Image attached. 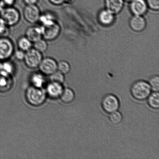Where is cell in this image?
<instances>
[{
	"label": "cell",
	"mask_w": 159,
	"mask_h": 159,
	"mask_svg": "<svg viewBox=\"0 0 159 159\" xmlns=\"http://www.w3.org/2000/svg\"><path fill=\"white\" fill-rule=\"evenodd\" d=\"M26 36L33 43L43 38L41 28L37 26H31L26 29L25 32Z\"/></svg>",
	"instance_id": "cell-14"
},
{
	"label": "cell",
	"mask_w": 159,
	"mask_h": 159,
	"mask_svg": "<svg viewBox=\"0 0 159 159\" xmlns=\"http://www.w3.org/2000/svg\"><path fill=\"white\" fill-rule=\"evenodd\" d=\"M48 41L42 38L34 43L33 48L39 52L43 54L46 52L48 49Z\"/></svg>",
	"instance_id": "cell-21"
},
{
	"label": "cell",
	"mask_w": 159,
	"mask_h": 159,
	"mask_svg": "<svg viewBox=\"0 0 159 159\" xmlns=\"http://www.w3.org/2000/svg\"><path fill=\"white\" fill-rule=\"evenodd\" d=\"M131 94L135 99L145 100L152 93L148 82L143 80H139L134 82L130 89Z\"/></svg>",
	"instance_id": "cell-1"
},
{
	"label": "cell",
	"mask_w": 159,
	"mask_h": 159,
	"mask_svg": "<svg viewBox=\"0 0 159 159\" xmlns=\"http://www.w3.org/2000/svg\"><path fill=\"white\" fill-rule=\"evenodd\" d=\"M115 14L107 9H103L98 14V20L103 25L109 26L114 23L115 20Z\"/></svg>",
	"instance_id": "cell-12"
},
{
	"label": "cell",
	"mask_w": 159,
	"mask_h": 159,
	"mask_svg": "<svg viewBox=\"0 0 159 159\" xmlns=\"http://www.w3.org/2000/svg\"><path fill=\"white\" fill-rule=\"evenodd\" d=\"M38 68L43 75L50 76L57 70V62L52 57H43Z\"/></svg>",
	"instance_id": "cell-9"
},
{
	"label": "cell",
	"mask_w": 159,
	"mask_h": 159,
	"mask_svg": "<svg viewBox=\"0 0 159 159\" xmlns=\"http://www.w3.org/2000/svg\"><path fill=\"white\" fill-rule=\"evenodd\" d=\"M40 28L43 38L47 41H52L56 39L61 32V27L57 21L51 24L42 25Z\"/></svg>",
	"instance_id": "cell-4"
},
{
	"label": "cell",
	"mask_w": 159,
	"mask_h": 159,
	"mask_svg": "<svg viewBox=\"0 0 159 159\" xmlns=\"http://www.w3.org/2000/svg\"><path fill=\"white\" fill-rule=\"evenodd\" d=\"M47 93L42 88L29 87L26 92V98L30 104L35 107L42 105L46 99Z\"/></svg>",
	"instance_id": "cell-2"
},
{
	"label": "cell",
	"mask_w": 159,
	"mask_h": 159,
	"mask_svg": "<svg viewBox=\"0 0 159 159\" xmlns=\"http://www.w3.org/2000/svg\"><path fill=\"white\" fill-rule=\"evenodd\" d=\"M64 75H65L62 74L60 71L57 70L50 75V79L51 82H58L62 84L65 81Z\"/></svg>",
	"instance_id": "cell-24"
},
{
	"label": "cell",
	"mask_w": 159,
	"mask_h": 159,
	"mask_svg": "<svg viewBox=\"0 0 159 159\" xmlns=\"http://www.w3.org/2000/svg\"><path fill=\"white\" fill-rule=\"evenodd\" d=\"M3 4L6 7L13 6L15 3L16 0H2Z\"/></svg>",
	"instance_id": "cell-29"
},
{
	"label": "cell",
	"mask_w": 159,
	"mask_h": 159,
	"mask_svg": "<svg viewBox=\"0 0 159 159\" xmlns=\"http://www.w3.org/2000/svg\"><path fill=\"white\" fill-rule=\"evenodd\" d=\"M71 69L70 65L66 61L61 60L57 62V70L60 71L65 75L69 74Z\"/></svg>",
	"instance_id": "cell-22"
},
{
	"label": "cell",
	"mask_w": 159,
	"mask_h": 159,
	"mask_svg": "<svg viewBox=\"0 0 159 159\" xmlns=\"http://www.w3.org/2000/svg\"><path fill=\"white\" fill-rule=\"evenodd\" d=\"M9 27L4 20L0 18V35H1V37H7L9 33Z\"/></svg>",
	"instance_id": "cell-26"
},
{
	"label": "cell",
	"mask_w": 159,
	"mask_h": 159,
	"mask_svg": "<svg viewBox=\"0 0 159 159\" xmlns=\"http://www.w3.org/2000/svg\"><path fill=\"white\" fill-rule=\"evenodd\" d=\"M64 89L62 84L58 82H51L46 89V93L52 98H60Z\"/></svg>",
	"instance_id": "cell-13"
},
{
	"label": "cell",
	"mask_w": 159,
	"mask_h": 159,
	"mask_svg": "<svg viewBox=\"0 0 159 159\" xmlns=\"http://www.w3.org/2000/svg\"><path fill=\"white\" fill-rule=\"evenodd\" d=\"M15 51L13 42L10 39L7 37L0 38V60H9L13 55Z\"/></svg>",
	"instance_id": "cell-6"
},
{
	"label": "cell",
	"mask_w": 159,
	"mask_h": 159,
	"mask_svg": "<svg viewBox=\"0 0 159 159\" xmlns=\"http://www.w3.org/2000/svg\"><path fill=\"white\" fill-rule=\"evenodd\" d=\"M129 25L134 32H140L146 29L147 23L143 16L134 15L130 19Z\"/></svg>",
	"instance_id": "cell-11"
},
{
	"label": "cell",
	"mask_w": 159,
	"mask_h": 159,
	"mask_svg": "<svg viewBox=\"0 0 159 159\" xmlns=\"http://www.w3.org/2000/svg\"><path fill=\"white\" fill-rule=\"evenodd\" d=\"M1 18L9 26L16 25L21 19L20 12L13 6L4 7L1 12Z\"/></svg>",
	"instance_id": "cell-3"
},
{
	"label": "cell",
	"mask_w": 159,
	"mask_h": 159,
	"mask_svg": "<svg viewBox=\"0 0 159 159\" xmlns=\"http://www.w3.org/2000/svg\"><path fill=\"white\" fill-rule=\"evenodd\" d=\"M101 105L103 110L110 114L118 111L120 107L119 99L113 94L105 95L101 101Z\"/></svg>",
	"instance_id": "cell-7"
},
{
	"label": "cell",
	"mask_w": 159,
	"mask_h": 159,
	"mask_svg": "<svg viewBox=\"0 0 159 159\" xmlns=\"http://www.w3.org/2000/svg\"><path fill=\"white\" fill-rule=\"evenodd\" d=\"M148 83L152 90L158 92L159 90V77L158 75L152 76L149 79Z\"/></svg>",
	"instance_id": "cell-25"
},
{
	"label": "cell",
	"mask_w": 159,
	"mask_h": 159,
	"mask_svg": "<svg viewBox=\"0 0 159 159\" xmlns=\"http://www.w3.org/2000/svg\"><path fill=\"white\" fill-rule=\"evenodd\" d=\"M49 1L51 4L54 6H59L63 4L66 0H49Z\"/></svg>",
	"instance_id": "cell-30"
},
{
	"label": "cell",
	"mask_w": 159,
	"mask_h": 159,
	"mask_svg": "<svg viewBox=\"0 0 159 159\" xmlns=\"http://www.w3.org/2000/svg\"><path fill=\"white\" fill-rule=\"evenodd\" d=\"M124 0H104L106 9L115 14L120 12L124 6Z\"/></svg>",
	"instance_id": "cell-15"
},
{
	"label": "cell",
	"mask_w": 159,
	"mask_h": 159,
	"mask_svg": "<svg viewBox=\"0 0 159 159\" xmlns=\"http://www.w3.org/2000/svg\"><path fill=\"white\" fill-rule=\"evenodd\" d=\"M43 58V54L32 48L25 52L23 61L28 68L34 69L38 68Z\"/></svg>",
	"instance_id": "cell-5"
},
{
	"label": "cell",
	"mask_w": 159,
	"mask_h": 159,
	"mask_svg": "<svg viewBox=\"0 0 159 159\" xmlns=\"http://www.w3.org/2000/svg\"><path fill=\"white\" fill-rule=\"evenodd\" d=\"M147 102L151 108L157 110L159 107V93L158 92L151 93L147 98Z\"/></svg>",
	"instance_id": "cell-18"
},
{
	"label": "cell",
	"mask_w": 159,
	"mask_h": 159,
	"mask_svg": "<svg viewBox=\"0 0 159 159\" xmlns=\"http://www.w3.org/2000/svg\"><path fill=\"white\" fill-rule=\"evenodd\" d=\"M23 2L26 5L37 4L39 0H23Z\"/></svg>",
	"instance_id": "cell-31"
},
{
	"label": "cell",
	"mask_w": 159,
	"mask_h": 159,
	"mask_svg": "<svg viewBox=\"0 0 159 159\" xmlns=\"http://www.w3.org/2000/svg\"><path fill=\"white\" fill-rule=\"evenodd\" d=\"M57 21L55 16L51 12H46L41 13L39 21L42 25L51 24Z\"/></svg>",
	"instance_id": "cell-20"
},
{
	"label": "cell",
	"mask_w": 159,
	"mask_h": 159,
	"mask_svg": "<svg viewBox=\"0 0 159 159\" xmlns=\"http://www.w3.org/2000/svg\"><path fill=\"white\" fill-rule=\"evenodd\" d=\"M25 52L18 49L16 51H15L13 55L15 56V58L19 61L24 60Z\"/></svg>",
	"instance_id": "cell-28"
},
{
	"label": "cell",
	"mask_w": 159,
	"mask_h": 159,
	"mask_svg": "<svg viewBox=\"0 0 159 159\" xmlns=\"http://www.w3.org/2000/svg\"><path fill=\"white\" fill-rule=\"evenodd\" d=\"M124 1L129 2H130V1H131L132 0H124Z\"/></svg>",
	"instance_id": "cell-32"
},
{
	"label": "cell",
	"mask_w": 159,
	"mask_h": 159,
	"mask_svg": "<svg viewBox=\"0 0 159 159\" xmlns=\"http://www.w3.org/2000/svg\"><path fill=\"white\" fill-rule=\"evenodd\" d=\"M41 14L39 8L37 4L26 5L23 10L25 20L31 24L38 22Z\"/></svg>",
	"instance_id": "cell-8"
},
{
	"label": "cell",
	"mask_w": 159,
	"mask_h": 159,
	"mask_svg": "<svg viewBox=\"0 0 159 159\" xmlns=\"http://www.w3.org/2000/svg\"><path fill=\"white\" fill-rule=\"evenodd\" d=\"M31 83L33 86L42 88L45 83L43 75L42 73H34L31 76Z\"/></svg>",
	"instance_id": "cell-19"
},
{
	"label": "cell",
	"mask_w": 159,
	"mask_h": 159,
	"mask_svg": "<svg viewBox=\"0 0 159 159\" xmlns=\"http://www.w3.org/2000/svg\"><path fill=\"white\" fill-rule=\"evenodd\" d=\"M60 98L61 101L65 103H70L74 101L75 98V93L71 89H64Z\"/></svg>",
	"instance_id": "cell-16"
},
{
	"label": "cell",
	"mask_w": 159,
	"mask_h": 159,
	"mask_svg": "<svg viewBox=\"0 0 159 159\" xmlns=\"http://www.w3.org/2000/svg\"><path fill=\"white\" fill-rule=\"evenodd\" d=\"M17 43L18 49L25 52L29 50L32 48L33 43L25 36L19 38Z\"/></svg>",
	"instance_id": "cell-17"
},
{
	"label": "cell",
	"mask_w": 159,
	"mask_h": 159,
	"mask_svg": "<svg viewBox=\"0 0 159 159\" xmlns=\"http://www.w3.org/2000/svg\"><path fill=\"white\" fill-rule=\"evenodd\" d=\"M130 3V10L134 15L143 16L147 12L148 7L146 0H132Z\"/></svg>",
	"instance_id": "cell-10"
},
{
	"label": "cell",
	"mask_w": 159,
	"mask_h": 159,
	"mask_svg": "<svg viewBox=\"0 0 159 159\" xmlns=\"http://www.w3.org/2000/svg\"><path fill=\"white\" fill-rule=\"evenodd\" d=\"M109 119L110 122L113 125H118L120 124L123 120V116L120 112L116 111L110 113Z\"/></svg>",
	"instance_id": "cell-23"
},
{
	"label": "cell",
	"mask_w": 159,
	"mask_h": 159,
	"mask_svg": "<svg viewBox=\"0 0 159 159\" xmlns=\"http://www.w3.org/2000/svg\"><path fill=\"white\" fill-rule=\"evenodd\" d=\"M148 7L153 11H158L159 9V0H146Z\"/></svg>",
	"instance_id": "cell-27"
}]
</instances>
